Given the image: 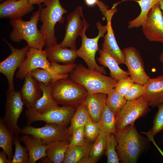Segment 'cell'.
Instances as JSON below:
<instances>
[{
  "label": "cell",
  "instance_id": "30bf717a",
  "mask_svg": "<svg viewBox=\"0 0 163 163\" xmlns=\"http://www.w3.org/2000/svg\"><path fill=\"white\" fill-rule=\"evenodd\" d=\"M6 110L3 123L14 135L21 133L18 126L19 118L23 110L24 104L19 91L15 89L8 90L6 93Z\"/></svg>",
  "mask_w": 163,
  "mask_h": 163
},
{
  "label": "cell",
  "instance_id": "b9f144b4",
  "mask_svg": "<svg viewBox=\"0 0 163 163\" xmlns=\"http://www.w3.org/2000/svg\"><path fill=\"white\" fill-rule=\"evenodd\" d=\"M85 2L86 4L89 7H93L97 5L100 7L104 3L99 0H85Z\"/></svg>",
  "mask_w": 163,
  "mask_h": 163
},
{
  "label": "cell",
  "instance_id": "8d00e7d4",
  "mask_svg": "<svg viewBox=\"0 0 163 163\" xmlns=\"http://www.w3.org/2000/svg\"><path fill=\"white\" fill-rule=\"evenodd\" d=\"M157 106L158 111L154 117L153 126L149 131L150 135L153 137L163 130V103Z\"/></svg>",
  "mask_w": 163,
  "mask_h": 163
},
{
  "label": "cell",
  "instance_id": "f6af8a7d",
  "mask_svg": "<svg viewBox=\"0 0 163 163\" xmlns=\"http://www.w3.org/2000/svg\"><path fill=\"white\" fill-rule=\"evenodd\" d=\"M46 0H28L29 3L32 5H36L40 6L42 3H44Z\"/></svg>",
  "mask_w": 163,
  "mask_h": 163
},
{
  "label": "cell",
  "instance_id": "3957f363",
  "mask_svg": "<svg viewBox=\"0 0 163 163\" xmlns=\"http://www.w3.org/2000/svg\"><path fill=\"white\" fill-rule=\"evenodd\" d=\"M42 6H39L38 10L33 13L28 21H24L22 18L11 20L10 23L13 30L10 34V38L12 41L17 43L24 40L30 48L43 50L45 43L37 27Z\"/></svg>",
  "mask_w": 163,
  "mask_h": 163
},
{
  "label": "cell",
  "instance_id": "4fadbf2b",
  "mask_svg": "<svg viewBox=\"0 0 163 163\" xmlns=\"http://www.w3.org/2000/svg\"><path fill=\"white\" fill-rule=\"evenodd\" d=\"M125 64L129 75L135 83L144 85L150 78L145 72L144 63L139 52L135 48L129 46L123 50Z\"/></svg>",
  "mask_w": 163,
  "mask_h": 163
},
{
  "label": "cell",
  "instance_id": "603a6c76",
  "mask_svg": "<svg viewBox=\"0 0 163 163\" xmlns=\"http://www.w3.org/2000/svg\"><path fill=\"white\" fill-rule=\"evenodd\" d=\"M99 53L100 57L97 60L99 64L108 68L110 77L118 82L129 76V72L121 69L115 59L109 54L102 49L100 50Z\"/></svg>",
  "mask_w": 163,
  "mask_h": 163
},
{
  "label": "cell",
  "instance_id": "d6a6232c",
  "mask_svg": "<svg viewBox=\"0 0 163 163\" xmlns=\"http://www.w3.org/2000/svg\"><path fill=\"white\" fill-rule=\"evenodd\" d=\"M107 136L100 132L92 144L89 153V156L96 163L105 152Z\"/></svg>",
  "mask_w": 163,
  "mask_h": 163
},
{
  "label": "cell",
  "instance_id": "bcb514c9",
  "mask_svg": "<svg viewBox=\"0 0 163 163\" xmlns=\"http://www.w3.org/2000/svg\"><path fill=\"white\" fill-rule=\"evenodd\" d=\"M160 6L162 11L163 18V0H161L159 2Z\"/></svg>",
  "mask_w": 163,
  "mask_h": 163
},
{
  "label": "cell",
  "instance_id": "ba28073f",
  "mask_svg": "<svg viewBox=\"0 0 163 163\" xmlns=\"http://www.w3.org/2000/svg\"><path fill=\"white\" fill-rule=\"evenodd\" d=\"M143 96L135 100L127 101L117 114V131L128 125L135 123L137 119L145 116L151 110Z\"/></svg>",
  "mask_w": 163,
  "mask_h": 163
},
{
  "label": "cell",
  "instance_id": "d590c367",
  "mask_svg": "<svg viewBox=\"0 0 163 163\" xmlns=\"http://www.w3.org/2000/svg\"><path fill=\"white\" fill-rule=\"evenodd\" d=\"M101 132L99 122H94L89 119L85 126V133L86 139L92 142L96 139Z\"/></svg>",
  "mask_w": 163,
  "mask_h": 163
},
{
  "label": "cell",
  "instance_id": "52a82bcc",
  "mask_svg": "<svg viewBox=\"0 0 163 163\" xmlns=\"http://www.w3.org/2000/svg\"><path fill=\"white\" fill-rule=\"evenodd\" d=\"M76 108L65 106H59L43 113L37 112L32 108H28L25 113L27 124L42 121L47 123L66 126L70 121Z\"/></svg>",
  "mask_w": 163,
  "mask_h": 163
},
{
  "label": "cell",
  "instance_id": "7c38bea8",
  "mask_svg": "<svg viewBox=\"0 0 163 163\" xmlns=\"http://www.w3.org/2000/svg\"><path fill=\"white\" fill-rule=\"evenodd\" d=\"M83 8L78 6L75 10L67 15L65 35L62 41L58 45L64 48L69 47L76 50L75 42L84 27Z\"/></svg>",
  "mask_w": 163,
  "mask_h": 163
},
{
  "label": "cell",
  "instance_id": "60d3db41",
  "mask_svg": "<svg viewBox=\"0 0 163 163\" xmlns=\"http://www.w3.org/2000/svg\"><path fill=\"white\" fill-rule=\"evenodd\" d=\"M135 83L130 77L129 76L117 82L115 88L120 95L124 97Z\"/></svg>",
  "mask_w": 163,
  "mask_h": 163
},
{
  "label": "cell",
  "instance_id": "f546056e",
  "mask_svg": "<svg viewBox=\"0 0 163 163\" xmlns=\"http://www.w3.org/2000/svg\"><path fill=\"white\" fill-rule=\"evenodd\" d=\"M14 134L6 126L2 119L0 118V147L11 160L13 156L12 145Z\"/></svg>",
  "mask_w": 163,
  "mask_h": 163
},
{
  "label": "cell",
  "instance_id": "e0dca14e",
  "mask_svg": "<svg viewBox=\"0 0 163 163\" xmlns=\"http://www.w3.org/2000/svg\"><path fill=\"white\" fill-rule=\"evenodd\" d=\"M24 79L23 86L19 91L24 104L27 108H32L42 96V91L39 82L30 74Z\"/></svg>",
  "mask_w": 163,
  "mask_h": 163
},
{
  "label": "cell",
  "instance_id": "5bb4252c",
  "mask_svg": "<svg viewBox=\"0 0 163 163\" xmlns=\"http://www.w3.org/2000/svg\"><path fill=\"white\" fill-rule=\"evenodd\" d=\"M145 36L149 41L163 43V18L159 3L148 13L142 26Z\"/></svg>",
  "mask_w": 163,
  "mask_h": 163
},
{
  "label": "cell",
  "instance_id": "ffe728a7",
  "mask_svg": "<svg viewBox=\"0 0 163 163\" xmlns=\"http://www.w3.org/2000/svg\"><path fill=\"white\" fill-rule=\"evenodd\" d=\"M113 16L106 18L107 20V31L104 36V40L102 49L114 58L118 64H125V59L123 50L119 46L112 29L111 21Z\"/></svg>",
  "mask_w": 163,
  "mask_h": 163
},
{
  "label": "cell",
  "instance_id": "7a4b0ae2",
  "mask_svg": "<svg viewBox=\"0 0 163 163\" xmlns=\"http://www.w3.org/2000/svg\"><path fill=\"white\" fill-rule=\"evenodd\" d=\"M69 77L73 81L83 86L88 93H101L107 94L115 88L117 82L112 77L87 68L81 64L76 65Z\"/></svg>",
  "mask_w": 163,
  "mask_h": 163
},
{
  "label": "cell",
  "instance_id": "836d02e7",
  "mask_svg": "<svg viewBox=\"0 0 163 163\" xmlns=\"http://www.w3.org/2000/svg\"><path fill=\"white\" fill-rule=\"evenodd\" d=\"M19 134L14 135L13 144L15 146V152L11 163H29L28 150L25 146H23Z\"/></svg>",
  "mask_w": 163,
  "mask_h": 163
},
{
  "label": "cell",
  "instance_id": "7dc6e473",
  "mask_svg": "<svg viewBox=\"0 0 163 163\" xmlns=\"http://www.w3.org/2000/svg\"><path fill=\"white\" fill-rule=\"evenodd\" d=\"M159 59L161 62L163 64V52L161 53L159 56Z\"/></svg>",
  "mask_w": 163,
  "mask_h": 163
},
{
  "label": "cell",
  "instance_id": "74e56055",
  "mask_svg": "<svg viewBox=\"0 0 163 163\" xmlns=\"http://www.w3.org/2000/svg\"><path fill=\"white\" fill-rule=\"evenodd\" d=\"M50 63L53 72L57 75H69L76 65L74 63L60 65L53 62H51Z\"/></svg>",
  "mask_w": 163,
  "mask_h": 163
},
{
  "label": "cell",
  "instance_id": "6da1fadb",
  "mask_svg": "<svg viewBox=\"0 0 163 163\" xmlns=\"http://www.w3.org/2000/svg\"><path fill=\"white\" fill-rule=\"evenodd\" d=\"M117 142L116 150L120 161L136 163L150 148L149 139L138 132L134 123L114 133Z\"/></svg>",
  "mask_w": 163,
  "mask_h": 163
},
{
  "label": "cell",
  "instance_id": "83f0119b",
  "mask_svg": "<svg viewBox=\"0 0 163 163\" xmlns=\"http://www.w3.org/2000/svg\"><path fill=\"white\" fill-rule=\"evenodd\" d=\"M161 0H135V1L138 3L140 8L141 12L136 18L128 22V28L131 29L141 26L149 11L155 6L159 3Z\"/></svg>",
  "mask_w": 163,
  "mask_h": 163
},
{
  "label": "cell",
  "instance_id": "7bdbcfd3",
  "mask_svg": "<svg viewBox=\"0 0 163 163\" xmlns=\"http://www.w3.org/2000/svg\"><path fill=\"white\" fill-rule=\"evenodd\" d=\"M7 155L4 151L0 152V163H11V160L7 158Z\"/></svg>",
  "mask_w": 163,
  "mask_h": 163
},
{
  "label": "cell",
  "instance_id": "f1b7e54d",
  "mask_svg": "<svg viewBox=\"0 0 163 163\" xmlns=\"http://www.w3.org/2000/svg\"><path fill=\"white\" fill-rule=\"evenodd\" d=\"M90 118L84 101L77 107L71 118L70 125L68 128L70 134L72 136L75 129L85 126Z\"/></svg>",
  "mask_w": 163,
  "mask_h": 163
},
{
  "label": "cell",
  "instance_id": "7402d4cb",
  "mask_svg": "<svg viewBox=\"0 0 163 163\" xmlns=\"http://www.w3.org/2000/svg\"><path fill=\"white\" fill-rule=\"evenodd\" d=\"M107 94L101 93H88L84 102L91 119L94 122L99 121Z\"/></svg>",
  "mask_w": 163,
  "mask_h": 163
},
{
  "label": "cell",
  "instance_id": "5b68a950",
  "mask_svg": "<svg viewBox=\"0 0 163 163\" xmlns=\"http://www.w3.org/2000/svg\"><path fill=\"white\" fill-rule=\"evenodd\" d=\"M88 93L83 86L68 78L58 80L52 85L53 99L63 106L77 107L84 101Z\"/></svg>",
  "mask_w": 163,
  "mask_h": 163
},
{
  "label": "cell",
  "instance_id": "277c9868",
  "mask_svg": "<svg viewBox=\"0 0 163 163\" xmlns=\"http://www.w3.org/2000/svg\"><path fill=\"white\" fill-rule=\"evenodd\" d=\"M45 7H41L40 19L42 22L40 31L44 39L45 45L50 46L57 43L55 36V27L57 23L65 21L63 14L68 11L61 4L59 0H46L44 2Z\"/></svg>",
  "mask_w": 163,
  "mask_h": 163
},
{
  "label": "cell",
  "instance_id": "484cf974",
  "mask_svg": "<svg viewBox=\"0 0 163 163\" xmlns=\"http://www.w3.org/2000/svg\"><path fill=\"white\" fill-rule=\"evenodd\" d=\"M101 132L106 136L117 132L116 114L106 105H104L100 120Z\"/></svg>",
  "mask_w": 163,
  "mask_h": 163
},
{
  "label": "cell",
  "instance_id": "ac0fdd59",
  "mask_svg": "<svg viewBox=\"0 0 163 163\" xmlns=\"http://www.w3.org/2000/svg\"><path fill=\"white\" fill-rule=\"evenodd\" d=\"M144 85L143 96L149 106L154 108L163 103V75L150 78Z\"/></svg>",
  "mask_w": 163,
  "mask_h": 163
},
{
  "label": "cell",
  "instance_id": "681fc988",
  "mask_svg": "<svg viewBox=\"0 0 163 163\" xmlns=\"http://www.w3.org/2000/svg\"></svg>",
  "mask_w": 163,
  "mask_h": 163
},
{
  "label": "cell",
  "instance_id": "9c48e42d",
  "mask_svg": "<svg viewBox=\"0 0 163 163\" xmlns=\"http://www.w3.org/2000/svg\"><path fill=\"white\" fill-rule=\"evenodd\" d=\"M21 133L38 137L47 145L57 141L70 140L71 136L66 126L47 123L40 128L34 127L27 124L21 129Z\"/></svg>",
  "mask_w": 163,
  "mask_h": 163
},
{
  "label": "cell",
  "instance_id": "8fae6325",
  "mask_svg": "<svg viewBox=\"0 0 163 163\" xmlns=\"http://www.w3.org/2000/svg\"><path fill=\"white\" fill-rule=\"evenodd\" d=\"M3 40L10 48L11 53L6 59L0 62V72L7 79L8 90H14V77L15 72L26 57L30 47L27 45L22 48L17 49L6 40L3 39Z\"/></svg>",
  "mask_w": 163,
  "mask_h": 163
},
{
  "label": "cell",
  "instance_id": "cb8c5ba5",
  "mask_svg": "<svg viewBox=\"0 0 163 163\" xmlns=\"http://www.w3.org/2000/svg\"><path fill=\"white\" fill-rule=\"evenodd\" d=\"M39 83L42 95L32 108L38 113H43L59 106L52 96V85H46L41 82Z\"/></svg>",
  "mask_w": 163,
  "mask_h": 163
},
{
  "label": "cell",
  "instance_id": "ee69618b",
  "mask_svg": "<svg viewBox=\"0 0 163 163\" xmlns=\"http://www.w3.org/2000/svg\"><path fill=\"white\" fill-rule=\"evenodd\" d=\"M79 163H95L93 159L89 155L83 158Z\"/></svg>",
  "mask_w": 163,
  "mask_h": 163
},
{
  "label": "cell",
  "instance_id": "1f68e13d",
  "mask_svg": "<svg viewBox=\"0 0 163 163\" xmlns=\"http://www.w3.org/2000/svg\"><path fill=\"white\" fill-rule=\"evenodd\" d=\"M126 100L120 95L115 88L107 94L106 104L116 115L126 104Z\"/></svg>",
  "mask_w": 163,
  "mask_h": 163
},
{
  "label": "cell",
  "instance_id": "e575fe53",
  "mask_svg": "<svg viewBox=\"0 0 163 163\" xmlns=\"http://www.w3.org/2000/svg\"><path fill=\"white\" fill-rule=\"evenodd\" d=\"M117 142L113 133L107 136L105 153L107 163H119L120 159L116 150Z\"/></svg>",
  "mask_w": 163,
  "mask_h": 163
},
{
  "label": "cell",
  "instance_id": "9a60e30c",
  "mask_svg": "<svg viewBox=\"0 0 163 163\" xmlns=\"http://www.w3.org/2000/svg\"><path fill=\"white\" fill-rule=\"evenodd\" d=\"M37 68L44 69L56 74L52 69L44 50L30 47L26 57L18 68L16 77L23 80L32 71Z\"/></svg>",
  "mask_w": 163,
  "mask_h": 163
},
{
  "label": "cell",
  "instance_id": "8992f818",
  "mask_svg": "<svg viewBox=\"0 0 163 163\" xmlns=\"http://www.w3.org/2000/svg\"><path fill=\"white\" fill-rule=\"evenodd\" d=\"M84 25L80 36L82 38V44L80 48L76 50L78 56L82 58L86 63L88 68L96 70L105 75L107 71L103 66H99L96 62L95 56L97 52L99 50L98 42L100 38L104 37L107 32V25H103L100 22H97L96 26L98 30L97 36L92 38H88L85 32L89 25L84 18Z\"/></svg>",
  "mask_w": 163,
  "mask_h": 163
},
{
  "label": "cell",
  "instance_id": "d4e9b609",
  "mask_svg": "<svg viewBox=\"0 0 163 163\" xmlns=\"http://www.w3.org/2000/svg\"><path fill=\"white\" fill-rule=\"evenodd\" d=\"M69 143V140H64L53 142L48 144L46 150V157L50 163H63Z\"/></svg>",
  "mask_w": 163,
  "mask_h": 163
},
{
  "label": "cell",
  "instance_id": "d6986e66",
  "mask_svg": "<svg viewBox=\"0 0 163 163\" xmlns=\"http://www.w3.org/2000/svg\"><path fill=\"white\" fill-rule=\"evenodd\" d=\"M27 149L29 155V163H35L37 160L47 156L48 145L44 143L38 137L23 134L20 137Z\"/></svg>",
  "mask_w": 163,
  "mask_h": 163
},
{
  "label": "cell",
  "instance_id": "c3c4849f",
  "mask_svg": "<svg viewBox=\"0 0 163 163\" xmlns=\"http://www.w3.org/2000/svg\"><path fill=\"white\" fill-rule=\"evenodd\" d=\"M162 145H163V138L162 140Z\"/></svg>",
  "mask_w": 163,
  "mask_h": 163
},
{
  "label": "cell",
  "instance_id": "4316f807",
  "mask_svg": "<svg viewBox=\"0 0 163 163\" xmlns=\"http://www.w3.org/2000/svg\"><path fill=\"white\" fill-rule=\"evenodd\" d=\"M92 144L87 140L83 145L75 146L69 145L63 163H77L89 155Z\"/></svg>",
  "mask_w": 163,
  "mask_h": 163
},
{
  "label": "cell",
  "instance_id": "2e32d148",
  "mask_svg": "<svg viewBox=\"0 0 163 163\" xmlns=\"http://www.w3.org/2000/svg\"><path fill=\"white\" fill-rule=\"evenodd\" d=\"M34 8L28 0H6L0 5V18L11 20L21 18Z\"/></svg>",
  "mask_w": 163,
  "mask_h": 163
},
{
  "label": "cell",
  "instance_id": "4dcf8cb0",
  "mask_svg": "<svg viewBox=\"0 0 163 163\" xmlns=\"http://www.w3.org/2000/svg\"><path fill=\"white\" fill-rule=\"evenodd\" d=\"M39 82L48 85H52L57 81L67 78L69 75H61L52 73L49 71L41 68H37L32 71L29 73Z\"/></svg>",
  "mask_w": 163,
  "mask_h": 163
},
{
  "label": "cell",
  "instance_id": "44dd1931",
  "mask_svg": "<svg viewBox=\"0 0 163 163\" xmlns=\"http://www.w3.org/2000/svg\"><path fill=\"white\" fill-rule=\"evenodd\" d=\"M76 50L62 47L57 44L46 47L44 51L50 62L66 64L74 63L78 56Z\"/></svg>",
  "mask_w": 163,
  "mask_h": 163
},
{
  "label": "cell",
  "instance_id": "f35d334b",
  "mask_svg": "<svg viewBox=\"0 0 163 163\" xmlns=\"http://www.w3.org/2000/svg\"><path fill=\"white\" fill-rule=\"evenodd\" d=\"M85 133V126H82L75 129L72 134L69 140V145H81L86 142Z\"/></svg>",
  "mask_w": 163,
  "mask_h": 163
},
{
  "label": "cell",
  "instance_id": "ab89813d",
  "mask_svg": "<svg viewBox=\"0 0 163 163\" xmlns=\"http://www.w3.org/2000/svg\"><path fill=\"white\" fill-rule=\"evenodd\" d=\"M144 92V85L135 83L124 97L127 101L135 100L143 96Z\"/></svg>",
  "mask_w": 163,
  "mask_h": 163
}]
</instances>
